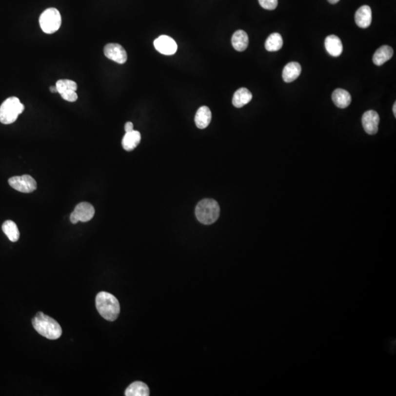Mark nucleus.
I'll return each instance as SVG.
<instances>
[{
  "mask_svg": "<svg viewBox=\"0 0 396 396\" xmlns=\"http://www.w3.org/2000/svg\"><path fill=\"white\" fill-rule=\"evenodd\" d=\"M253 99V95L248 89L241 87L234 93L233 104L237 108H241L248 104Z\"/></svg>",
  "mask_w": 396,
  "mask_h": 396,
  "instance_id": "16",
  "label": "nucleus"
},
{
  "mask_svg": "<svg viewBox=\"0 0 396 396\" xmlns=\"http://www.w3.org/2000/svg\"><path fill=\"white\" fill-rule=\"evenodd\" d=\"M393 112L394 113L395 117H396V103H395L394 105H393Z\"/></svg>",
  "mask_w": 396,
  "mask_h": 396,
  "instance_id": "29",
  "label": "nucleus"
},
{
  "mask_svg": "<svg viewBox=\"0 0 396 396\" xmlns=\"http://www.w3.org/2000/svg\"><path fill=\"white\" fill-rule=\"evenodd\" d=\"M95 215V209L90 203L83 202L79 203L71 213L70 219L73 224L79 222H86L91 220Z\"/></svg>",
  "mask_w": 396,
  "mask_h": 396,
  "instance_id": "7",
  "label": "nucleus"
},
{
  "mask_svg": "<svg viewBox=\"0 0 396 396\" xmlns=\"http://www.w3.org/2000/svg\"><path fill=\"white\" fill-rule=\"evenodd\" d=\"M24 110V106L18 98H8L0 107V122L3 124H11Z\"/></svg>",
  "mask_w": 396,
  "mask_h": 396,
  "instance_id": "4",
  "label": "nucleus"
},
{
  "mask_svg": "<svg viewBox=\"0 0 396 396\" xmlns=\"http://www.w3.org/2000/svg\"><path fill=\"white\" fill-rule=\"evenodd\" d=\"M50 91L52 92V93H58V89H57L56 86H55V87H51Z\"/></svg>",
  "mask_w": 396,
  "mask_h": 396,
  "instance_id": "27",
  "label": "nucleus"
},
{
  "mask_svg": "<svg viewBox=\"0 0 396 396\" xmlns=\"http://www.w3.org/2000/svg\"><path fill=\"white\" fill-rule=\"evenodd\" d=\"M283 45L282 36L277 33H272L266 39L265 48L268 52L279 51Z\"/></svg>",
  "mask_w": 396,
  "mask_h": 396,
  "instance_id": "21",
  "label": "nucleus"
},
{
  "mask_svg": "<svg viewBox=\"0 0 396 396\" xmlns=\"http://www.w3.org/2000/svg\"><path fill=\"white\" fill-rule=\"evenodd\" d=\"M40 28L46 34L56 33L61 26L62 19L59 11L56 8H51L42 13L39 19Z\"/></svg>",
  "mask_w": 396,
  "mask_h": 396,
  "instance_id": "5",
  "label": "nucleus"
},
{
  "mask_svg": "<svg viewBox=\"0 0 396 396\" xmlns=\"http://www.w3.org/2000/svg\"><path fill=\"white\" fill-rule=\"evenodd\" d=\"M259 4L262 8L269 11H273L277 7V0H258Z\"/></svg>",
  "mask_w": 396,
  "mask_h": 396,
  "instance_id": "24",
  "label": "nucleus"
},
{
  "mask_svg": "<svg viewBox=\"0 0 396 396\" xmlns=\"http://www.w3.org/2000/svg\"><path fill=\"white\" fill-rule=\"evenodd\" d=\"M379 121V116L374 110H368L362 116V126L368 135H374L378 132Z\"/></svg>",
  "mask_w": 396,
  "mask_h": 396,
  "instance_id": "10",
  "label": "nucleus"
},
{
  "mask_svg": "<svg viewBox=\"0 0 396 396\" xmlns=\"http://www.w3.org/2000/svg\"><path fill=\"white\" fill-rule=\"evenodd\" d=\"M141 141V135L138 131L126 132L122 140L123 149L127 151H133L138 147Z\"/></svg>",
  "mask_w": 396,
  "mask_h": 396,
  "instance_id": "18",
  "label": "nucleus"
},
{
  "mask_svg": "<svg viewBox=\"0 0 396 396\" xmlns=\"http://www.w3.org/2000/svg\"><path fill=\"white\" fill-rule=\"evenodd\" d=\"M56 87L58 93L61 95L65 92L77 91V84L72 80L60 79L57 81Z\"/></svg>",
  "mask_w": 396,
  "mask_h": 396,
  "instance_id": "23",
  "label": "nucleus"
},
{
  "mask_svg": "<svg viewBox=\"0 0 396 396\" xmlns=\"http://www.w3.org/2000/svg\"><path fill=\"white\" fill-rule=\"evenodd\" d=\"M233 47L238 51L243 52L247 49L249 44L248 36L243 30H237L232 36Z\"/></svg>",
  "mask_w": 396,
  "mask_h": 396,
  "instance_id": "20",
  "label": "nucleus"
},
{
  "mask_svg": "<svg viewBox=\"0 0 396 396\" xmlns=\"http://www.w3.org/2000/svg\"><path fill=\"white\" fill-rule=\"evenodd\" d=\"M154 46L160 53L164 55H173L177 52L176 42L167 36H161L154 40Z\"/></svg>",
  "mask_w": 396,
  "mask_h": 396,
  "instance_id": "9",
  "label": "nucleus"
},
{
  "mask_svg": "<svg viewBox=\"0 0 396 396\" xmlns=\"http://www.w3.org/2000/svg\"><path fill=\"white\" fill-rule=\"evenodd\" d=\"M134 130V125L132 122H127L125 125V131L126 132H130Z\"/></svg>",
  "mask_w": 396,
  "mask_h": 396,
  "instance_id": "26",
  "label": "nucleus"
},
{
  "mask_svg": "<svg viewBox=\"0 0 396 396\" xmlns=\"http://www.w3.org/2000/svg\"><path fill=\"white\" fill-rule=\"evenodd\" d=\"M393 56V49L390 46L384 45L378 48L373 57V62L376 65H382L391 59Z\"/></svg>",
  "mask_w": 396,
  "mask_h": 396,
  "instance_id": "17",
  "label": "nucleus"
},
{
  "mask_svg": "<svg viewBox=\"0 0 396 396\" xmlns=\"http://www.w3.org/2000/svg\"><path fill=\"white\" fill-rule=\"evenodd\" d=\"M32 322L35 330L40 336L49 340H57L62 336V330L60 325L55 319L43 313H38Z\"/></svg>",
  "mask_w": 396,
  "mask_h": 396,
  "instance_id": "2",
  "label": "nucleus"
},
{
  "mask_svg": "<svg viewBox=\"0 0 396 396\" xmlns=\"http://www.w3.org/2000/svg\"><path fill=\"white\" fill-rule=\"evenodd\" d=\"M332 99L334 104L340 109L346 108L352 102L350 93L343 89H336L334 90Z\"/></svg>",
  "mask_w": 396,
  "mask_h": 396,
  "instance_id": "15",
  "label": "nucleus"
},
{
  "mask_svg": "<svg viewBox=\"0 0 396 396\" xmlns=\"http://www.w3.org/2000/svg\"><path fill=\"white\" fill-rule=\"evenodd\" d=\"M330 3L336 4L340 1V0H327Z\"/></svg>",
  "mask_w": 396,
  "mask_h": 396,
  "instance_id": "28",
  "label": "nucleus"
},
{
  "mask_svg": "<svg viewBox=\"0 0 396 396\" xmlns=\"http://www.w3.org/2000/svg\"><path fill=\"white\" fill-rule=\"evenodd\" d=\"M212 120V112L206 106L200 107L195 115V121L198 129H204L210 124Z\"/></svg>",
  "mask_w": 396,
  "mask_h": 396,
  "instance_id": "13",
  "label": "nucleus"
},
{
  "mask_svg": "<svg viewBox=\"0 0 396 396\" xmlns=\"http://www.w3.org/2000/svg\"><path fill=\"white\" fill-rule=\"evenodd\" d=\"M220 208L216 200L204 199L197 205L195 215L199 222L204 225L215 223L219 217Z\"/></svg>",
  "mask_w": 396,
  "mask_h": 396,
  "instance_id": "3",
  "label": "nucleus"
},
{
  "mask_svg": "<svg viewBox=\"0 0 396 396\" xmlns=\"http://www.w3.org/2000/svg\"><path fill=\"white\" fill-rule=\"evenodd\" d=\"M105 56L119 64H124L127 61V53L124 48L119 43H108L104 49Z\"/></svg>",
  "mask_w": 396,
  "mask_h": 396,
  "instance_id": "8",
  "label": "nucleus"
},
{
  "mask_svg": "<svg viewBox=\"0 0 396 396\" xmlns=\"http://www.w3.org/2000/svg\"><path fill=\"white\" fill-rule=\"evenodd\" d=\"M302 72L300 64L297 62H291L284 67L282 71V79L285 82H292L297 79Z\"/></svg>",
  "mask_w": 396,
  "mask_h": 396,
  "instance_id": "14",
  "label": "nucleus"
},
{
  "mask_svg": "<svg viewBox=\"0 0 396 396\" xmlns=\"http://www.w3.org/2000/svg\"><path fill=\"white\" fill-rule=\"evenodd\" d=\"M8 183L11 187L23 193H30L37 189L36 180L29 175L14 176L8 180Z\"/></svg>",
  "mask_w": 396,
  "mask_h": 396,
  "instance_id": "6",
  "label": "nucleus"
},
{
  "mask_svg": "<svg viewBox=\"0 0 396 396\" xmlns=\"http://www.w3.org/2000/svg\"><path fill=\"white\" fill-rule=\"evenodd\" d=\"M355 22L360 28H368L372 21V12L368 5H363L355 14Z\"/></svg>",
  "mask_w": 396,
  "mask_h": 396,
  "instance_id": "11",
  "label": "nucleus"
},
{
  "mask_svg": "<svg viewBox=\"0 0 396 396\" xmlns=\"http://www.w3.org/2000/svg\"><path fill=\"white\" fill-rule=\"evenodd\" d=\"M96 305L99 314L107 321H116L120 314L119 300L110 293L104 291L99 293L96 296Z\"/></svg>",
  "mask_w": 396,
  "mask_h": 396,
  "instance_id": "1",
  "label": "nucleus"
},
{
  "mask_svg": "<svg viewBox=\"0 0 396 396\" xmlns=\"http://www.w3.org/2000/svg\"><path fill=\"white\" fill-rule=\"evenodd\" d=\"M326 50L333 57H338L343 52V44L341 40L335 35L327 36L324 42Z\"/></svg>",
  "mask_w": 396,
  "mask_h": 396,
  "instance_id": "12",
  "label": "nucleus"
},
{
  "mask_svg": "<svg viewBox=\"0 0 396 396\" xmlns=\"http://www.w3.org/2000/svg\"><path fill=\"white\" fill-rule=\"evenodd\" d=\"M150 390L147 384L142 381H135L131 384L125 392L126 396H148Z\"/></svg>",
  "mask_w": 396,
  "mask_h": 396,
  "instance_id": "19",
  "label": "nucleus"
},
{
  "mask_svg": "<svg viewBox=\"0 0 396 396\" xmlns=\"http://www.w3.org/2000/svg\"><path fill=\"white\" fill-rule=\"evenodd\" d=\"M61 96H62L64 100L69 101V102H75L77 99H78V96H77L76 91L65 92V93H62Z\"/></svg>",
  "mask_w": 396,
  "mask_h": 396,
  "instance_id": "25",
  "label": "nucleus"
},
{
  "mask_svg": "<svg viewBox=\"0 0 396 396\" xmlns=\"http://www.w3.org/2000/svg\"><path fill=\"white\" fill-rule=\"evenodd\" d=\"M2 231L12 242H16L20 238V233L18 227L13 221H5L2 225Z\"/></svg>",
  "mask_w": 396,
  "mask_h": 396,
  "instance_id": "22",
  "label": "nucleus"
}]
</instances>
